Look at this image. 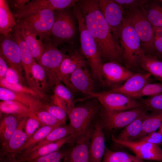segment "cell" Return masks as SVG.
I'll list each match as a JSON object with an SVG mask.
<instances>
[{"mask_svg": "<svg viewBox=\"0 0 162 162\" xmlns=\"http://www.w3.org/2000/svg\"><path fill=\"white\" fill-rule=\"evenodd\" d=\"M77 4L87 29L95 42L102 57L109 61H123L119 43L116 41L99 8L98 0H84Z\"/></svg>", "mask_w": 162, "mask_h": 162, "instance_id": "6da1fadb", "label": "cell"}, {"mask_svg": "<svg viewBox=\"0 0 162 162\" xmlns=\"http://www.w3.org/2000/svg\"><path fill=\"white\" fill-rule=\"evenodd\" d=\"M74 15L78 22L80 43V52L86 59L94 78L103 82L102 57L96 44L87 29L78 7H73Z\"/></svg>", "mask_w": 162, "mask_h": 162, "instance_id": "7a4b0ae2", "label": "cell"}, {"mask_svg": "<svg viewBox=\"0 0 162 162\" xmlns=\"http://www.w3.org/2000/svg\"><path fill=\"white\" fill-rule=\"evenodd\" d=\"M119 43L123 61L126 68L129 69L139 65L140 58L145 53L138 35L125 16L120 32Z\"/></svg>", "mask_w": 162, "mask_h": 162, "instance_id": "3957f363", "label": "cell"}, {"mask_svg": "<svg viewBox=\"0 0 162 162\" xmlns=\"http://www.w3.org/2000/svg\"><path fill=\"white\" fill-rule=\"evenodd\" d=\"M100 106L92 100L77 106H74L67 112L72 130L70 144L73 145L78 139L91 125L96 116L99 112Z\"/></svg>", "mask_w": 162, "mask_h": 162, "instance_id": "277c9868", "label": "cell"}, {"mask_svg": "<svg viewBox=\"0 0 162 162\" xmlns=\"http://www.w3.org/2000/svg\"><path fill=\"white\" fill-rule=\"evenodd\" d=\"M55 11L39 10L26 14L16 20V25L13 31L26 28L32 31L41 40L50 38L54 22Z\"/></svg>", "mask_w": 162, "mask_h": 162, "instance_id": "5b68a950", "label": "cell"}, {"mask_svg": "<svg viewBox=\"0 0 162 162\" xmlns=\"http://www.w3.org/2000/svg\"><path fill=\"white\" fill-rule=\"evenodd\" d=\"M124 13L125 17L138 35L145 53L152 55L154 28L148 19L142 7Z\"/></svg>", "mask_w": 162, "mask_h": 162, "instance_id": "8992f818", "label": "cell"}, {"mask_svg": "<svg viewBox=\"0 0 162 162\" xmlns=\"http://www.w3.org/2000/svg\"><path fill=\"white\" fill-rule=\"evenodd\" d=\"M75 34V23L69 9L55 10L50 35L53 44L58 47L64 43L71 44Z\"/></svg>", "mask_w": 162, "mask_h": 162, "instance_id": "52a82bcc", "label": "cell"}, {"mask_svg": "<svg viewBox=\"0 0 162 162\" xmlns=\"http://www.w3.org/2000/svg\"><path fill=\"white\" fill-rule=\"evenodd\" d=\"M43 42L44 50L38 63L45 71L50 88L58 82L59 69L65 54L53 44L50 38Z\"/></svg>", "mask_w": 162, "mask_h": 162, "instance_id": "ba28073f", "label": "cell"}, {"mask_svg": "<svg viewBox=\"0 0 162 162\" xmlns=\"http://www.w3.org/2000/svg\"><path fill=\"white\" fill-rule=\"evenodd\" d=\"M96 98L109 112H120L142 107L141 101L122 94L109 91L93 92L89 95Z\"/></svg>", "mask_w": 162, "mask_h": 162, "instance_id": "9c48e42d", "label": "cell"}, {"mask_svg": "<svg viewBox=\"0 0 162 162\" xmlns=\"http://www.w3.org/2000/svg\"><path fill=\"white\" fill-rule=\"evenodd\" d=\"M98 1L102 14L114 38L119 43L120 32L124 18V11L115 0Z\"/></svg>", "mask_w": 162, "mask_h": 162, "instance_id": "30bf717a", "label": "cell"}, {"mask_svg": "<svg viewBox=\"0 0 162 162\" xmlns=\"http://www.w3.org/2000/svg\"><path fill=\"white\" fill-rule=\"evenodd\" d=\"M112 140L118 144L131 150L136 156L140 160L162 162V149L160 146L142 140L125 141L118 140L113 136Z\"/></svg>", "mask_w": 162, "mask_h": 162, "instance_id": "8fae6325", "label": "cell"}, {"mask_svg": "<svg viewBox=\"0 0 162 162\" xmlns=\"http://www.w3.org/2000/svg\"><path fill=\"white\" fill-rule=\"evenodd\" d=\"M0 56L9 67L22 75L23 68L19 48L12 32L7 35L0 34Z\"/></svg>", "mask_w": 162, "mask_h": 162, "instance_id": "7c38bea8", "label": "cell"}, {"mask_svg": "<svg viewBox=\"0 0 162 162\" xmlns=\"http://www.w3.org/2000/svg\"><path fill=\"white\" fill-rule=\"evenodd\" d=\"M146 110L142 107L120 112L104 110L101 123L103 126L110 130L124 128Z\"/></svg>", "mask_w": 162, "mask_h": 162, "instance_id": "4fadbf2b", "label": "cell"}, {"mask_svg": "<svg viewBox=\"0 0 162 162\" xmlns=\"http://www.w3.org/2000/svg\"><path fill=\"white\" fill-rule=\"evenodd\" d=\"M62 81L71 92L78 91L88 95L94 92L93 80L86 65L78 68Z\"/></svg>", "mask_w": 162, "mask_h": 162, "instance_id": "5bb4252c", "label": "cell"}, {"mask_svg": "<svg viewBox=\"0 0 162 162\" xmlns=\"http://www.w3.org/2000/svg\"><path fill=\"white\" fill-rule=\"evenodd\" d=\"M77 0H33L29 1L14 15L16 19L32 11L43 9L59 10L74 7Z\"/></svg>", "mask_w": 162, "mask_h": 162, "instance_id": "9a60e30c", "label": "cell"}, {"mask_svg": "<svg viewBox=\"0 0 162 162\" xmlns=\"http://www.w3.org/2000/svg\"><path fill=\"white\" fill-rule=\"evenodd\" d=\"M91 125L67 151L62 162H89V148L93 132Z\"/></svg>", "mask_w": 162, "mask_h": 162, "instance_id": "2e32d148", "label": "cell"}, {"mask_svg": "<svg viewBox=\"0 0 162 162\" xmlns=\"http://www.w3.org/2000/svg\"><path fill=\"white\" fill-rule=\"evenodd\" d=\"M103 128L98 121L93 126L89 148V162H102L106 147Z\"/></svg>", "mask_w": 162, "mask_h": 162, "instance_id": "e0dca14e", "label": "cell"}, {"mask_svg": "<svg viewBox=\"0 0 162 162\" xmlns=\"http://www.w3.org/2000/svg\"><path fill=\"white\" fill-rule=\"evenodd\" d=\"M28 116L20 118L16 129L14 132L6 146L2 148L1 156L9 154L10 157L14 158L20 149L27 140L25 130L26 120Z\"/></svg>", "mask_w": 162, "mask_h": 162, "instance_id": "ac0fdd59", "label": "cell"}, {"mask_svg": "<svg viewBox=\"0 0 162 162\" xmlns=\"http://www.w3.org/2000/svg\"><path fill=\"white\" fill-rule=\"evenodd\" d=\"M12 33L18 45L25 78L29 86L33 88L31 68L35 61L20 29L13 31Z\"/></svg>", "mask_w": 162, "mask_h": 162, "instance_id": "d6986e66", "label": "cell"}, {"mask_svg": "<svg viewBox=\"0 0 162 162\" xmlns=\"http://www.w3.org/2000/svg\"><path fill=\"white\" fill-rule=\"evenodd\" d=\"M103 78L110 84L121 83L126 81L134 73L120 63L109 61L103 64L102 67Z\"/></svg>", "mask_w": 162, "mask_h": 162, "instance_id": "ffe728a7", "label": "cell"}, {"mask_svg": "<svg viewBox=\"0 0 162 162\" xmlns=\"http://www.w3.org/2000/svg\"><path fill=\"white\" fill-rule=\"evenodd\" d=\"M151 76L148 73L134 74L123 84L110 91L122 94L129 97L139 92L146 84L151 82Z\"/></svg>", "mask_w": 162, "mask_h": 162, "instance_id": "44dd1931", "label": "cell"}, {"mask_svg": "<svg viewBox=\"0 0 162 162\" xmlns=\"http://www.w3.org/2000/svg\"><path fill=\"white\" fill-rule=\"evenodd\" d=\"M71 137L70 135L55 142L44 145L27 154L20 155L18 159H14V162H31L39 158L59 151L66 143H70Z\"/></svg>", "mask_w": 162, "mask_h": 162, "instance_id": "7402d4cb", "label": "cell"}, {"mask_svg": "<svg viewBox=\"0 0 162 162\" xmlns=\"http://www.w3.org/2000/svg\"><path fill=\"white\" fill-rule=\"evenodd\" d=\"M85 65V58L80 52L74 50L68 55L65 54L59 69L58 82H61L64 77L70 74L78 68Z\"/></svg>", "mask_w": 162, "mask_h": 162, "instance_id": "603a6c76", "label": "cell"}, {"mask_svg": "<svg viewBox=\"0 0 162 162\" xmlns=\"http://www.w3.org/2000/svg\"><path fill=\"white\" fill-rule=\"evenodd\" d=\"M1 101L13 100L18 101L30 108L34 112L40 106L41 99L29 94L19 93L2 87H0Z\"/></svg>", "mask_w": 162, "mask_h": 162, "instance_id": "cb8c5ba5", "label": "cell"}, {"mask_svg": "<svg viewBox=\"0 0 162 162\" xmlns=\"http://www.w3.org/2000/svg\"><path fill=\"white\" fill-rule=\"evenodd\" d=\"M146 110L123 128L116 138L125 141H134L139 139L141 134L143 121L147 116Z\"/></svg>", "mask_w": 162, "mask_h": 162, "instance_id": "d4e9b609", "label": "cell"}, {"mask_svg": "<svg viewBox=\"0 0 162 162\" xmlns=\"http://www.w3.org/2000/svg\"><path fill=\"white\" fill-rule=\"evenodd\" d=\"M16 25V18L10 9L8 2L0 0V33L7 35L12 32Z\"/></svg>", "mask_w": 162, "mask_h": 162, "instance_id": "484cf974", "label": "cell"}, {"mask_svg": "<svg viewBox=\"0 0 162 162\" xmlns=\"http://www.w3.org/2000/svg\"><path fill=\"white\" fill-rule=\"evenodd\" d=\"M21 117L15 115H8L1 121L0 138L2 148L7 144L16 129L19 120Z\"/></svg>", "mask_w": 162, "mask_h": 162, "instance_id": "4316f807", "label": "cell"}, {"mask_svg": "<svg viewBox=\"0 0 162 162\" xmlns=\"http://www.w3.org/2000/svg\"><path fill=\"white\" fill-rule=\"evenodd\" d=\"M139 65L147 73L162 82V61L154 55L145 53L140 58Z\"/></svg>", "mask_w": 162, "mask_h": 162, "instance_id": "83f0119b", "label": "cell"}, {"mask_svg": "<svg viewBox=\"0 0 162 162\" xmlns=\"http://www.w3.org/2000/svg\"><path fill=\"white\" fill-rule=\"evenodd\" d=\"M71 134L72 130L69 124L57 127L54 129L44 140L28 150L21 153V155L29 153L47 143L61 140Z\"/></svg>", "mask_w": 162, "mask_h": 162, "instance_id": "f1b7e54d", "label": "cell"}, {"mask_svg": "<svg viewBox=\"0 0 162 162\" xmlns=\"http://www.w3.org/2000/svg\"><path fill=\"white\" fill-rule=\"evenodd\" d=\"M20 29L34 58L38 63L44 50L43 41L38 39L37 35L29 29L26 28Z\"/></svg>", "mask_w": 162, "mask_h": 162, "instance_id": "f546056e", "label": "cell"}, {"mask_svg": "<svg viewBox=\"0 0 162 162\" xmlns=\"http://www.w3.org/2000/svg\"><path fill=\"white\" fill-rule=\"evenodd\" d=\"M142 8L153 27H162V2L148 0Z\"/></svg>", "mask_w": 162, "mask_h": 162, "instance_id": "4dcf8cb0", "label": "cell"}, {"mask_svg": "<svg viewBox=\"0 0 162 162\" xmlns=\"http://www.w3.org/2000/svg\"><path fill=\"white\" fill-rule=\"evenodd\" d=\"M0 110L3 113L15 115L19 117L29 116L34 113L30 108L13 100L1 101Z\"/></svg>", "mask_w": 162, "mask_h": 162, "instance_id": "1f68e13d", "label": "cell"}, {"mask_svg": "<svg viewBox=\"0 0 162 162\" xmlns=\"http://www.w3.org/2000/svg\"><path fill=\"white\" fill-rule=\"evenodd\" d=\"M31 71L34 88L45 94L50 88L44 69L35 61L31 66Z\"/></svg>", "mask_w": 162, "mask_h": 162, "instance_id": "d6a6232c", "label": "cell"}, {"mask_svg": "<svg viewBox=\"0 0 162 162\" xmlns=\"http://www.w3.org/2000/svg\"><path fill=\"white\" fill-rule=\"evenodd\" d=\"M1 87L5 88L12 91L30 95L41 100L46 99V95L31 87L27 86L22 84H11L8 82L3 78L0 80Z\"/></svg>", "mask_w": 162, "mask_h": 162, "instance_id": "836d02e7", "label": "cell"}, {"mask_svg": "<svg viewBox=\"0 0 162 162\" xmlns=\"http://www.w3.org/2000/svg\"><path fill=\"white\" fill-rule=\"evenodd\" d=\"M56 127H57L46 125L42 126L26 141L24 145L19 150L17 155L25 152L32 148L44 140Z\"/></svg>", "mask_w": 162, "mask_h": 162, "instance_id": "e575fe53", "label": "cell"}, {"mask_svg": "<svg viewBox=\"0 0 162 162\" xmlns=\"http://www.w3.org/2000/svg\"><path fill=\"white\" fill-rule=\"evenodd\" d=\"M162 123V111L147 115L144 119L142 130L139 139L159 129Z\"/></svg>", "mask_w": 162, "mask_h": 162, "instance_id": "d590c367", "label": "cell"}, {"mask_svg": "<svg viewBox=\"0 0 162 162\" xmlns=\"http://www.w3.org/2000/svg\"><path fill=\"white\" fill-rule=\"evenodd\" d=\"M141 160L125 152H113L106 147L102 162H139Z\"/></svg>", "mask_w": 162, "mask_h": 162, "instance_id": "8d00e7d4", "label": "cell"}, {"mask_svg": "<svg viewBox=\"0 0 162 162\" xmlns=\"http://www.w3.org/2000/svg\"><path fill=\"white\" fill-rule=\"evenodd\" d=\"M162 93V82L149 83L139 92L129 97L136 99L143 97H153Z\"/></svg>", "mask_w": 162, "mask_h": 162, "instance_id": "74e56055", "label": "cell"}, {"mask_svg": "<svg viewBox=\"0 0 162 162\" xmlns=\"http://www.w3.org/2000/svg\"><path fill=\"white\" fill-rule=\"evenodd\" d=\"M33 112L42 126L46 125L57 127L64 125L46 110L40 107Z\"/></svg>", "mask_w": 162, "mask_h": 162, "instance_id": "f35d334b", "label": "cell"}, {"mask_svg": "<svg viewBox=\"0 0 162 162\" xmlns=\"http://www.w3.org/2000/svg\"><path fill=\"white\" fill-rule=\"evenodd\" d=\"M53 91L54 94L59 97L66 103L68 107V111L74 106V98L71 91L61 82L56 84L54 87Z\"/></svg>", "mask_w": 162, "mask_h": 162, "instance_id": "ab89813d", "label": "cell"}, {"mask_svg": "<svg viewBox=\"0 0 162 162\" xmlns=\"http://www.w3.org/2000/svg\"><path fill=\"white\" fill-rule=\"evenodd\" d=\"M40 107L46 110L63 125H65L68 114L64 109L51 103L43 102Z\"/></svg>", "mask_w": 162, "mask_h": 162, "instance_id": "60d3db41", "label": "cell"}, {"mask_svg": "<svg viewBox=\"0 0 162 162\" xmlns=\"http://www.w3.org/2000/svg\"><path fill=\"white\" fill-rule=\"evenodd\" d=\"M142 107L153 112L162 111V93L143 99L141 101Z\"/></svg>", "mask_w": 162, "mask_h": 162, "instance_id": "b9f144b4", "label": "cell"}, {"mask_svg": "<svg viewBox=\"0 0 162 162\" xmlns=\"http://www.w3.org/2000/svg\"><path fill=\"white\" fill-rule=\"evenodd\" d=\"M153 54L162 60V27H153Z\"/></svg>", "mask_w": 162, "mask_h": 162, "instance_id": "7bdbcfd3", "label": "cell"}, {"mask_svg": "<svg viewBox=\"0 0 162 162\" xmlns=\"http://www.w3.org/2000/svg\"><path fill=\"white\" fill-rule=\"evenodd\" d=\"M123 8L124 12L142 7L148 0H115Z\"/></svg>", "mask_w": 162, "mask_h": 162, "instance_id": "ee69618b", "label": "cell"}, {"mask_svg": "<svg viewBox=\"0 0 162 162\" xmlns=\"http://www.w3.org/2000/svg\"><path fill=\"white\" fill-rule=\"evenodd\" d=\"M40 124H41L40 122L34 113L28 117L25 127V132L27 136V140L36 131V130Z\"/></svg>", "mask_w": 162, "mask_h": 162, "instance_id": "f6af8a7d", "label": "cell"}, {"mask_svg": "<svg viewBox=\"0 0 162 162\" xmlns=\"http://www.w3.org/2000/svg\"><path fill=\"white\" fill-rule=\"evenodd\" d=\"M66 151H59L39 158L31 162H61Z\"/></svg>", "mask_w": 162, "mask_h": 162, "instance_id": "bcb514c9", "label": "cell"}, {"mask_svg": "<svg viewBox=\"0 0 162 162\" xmlns=\"http://www.w3.org/2000/svg\"><path fill=\"white\" fill-rule=\"evenodd\" d=\"M4 78L8 82L11 84H22L24 81L22 75L15 69L9 67Z\"/></svg>", "mask_w": 162, "mask_h": 162, "instance_id": "7dc6e473", "label": "cell"}, {"mask_svg": "<svg viewBox=\"0 0 162 162\" xmlns=\"http://www.w3.org/2000/svg\"><path fill=\"white\" fill-rule=\"evenodd\" d=\"M159 146H162V135L158 131L153 132L139 139Z\"/></svg>", "mask_w": 162, "mask_h": 162, "instance_id": "c3c4849f", "label": "cell"}, {"mask_svg": "<svg viewBox=\"0 0 162 162\" xmlns=\"http://www.w3.org/2000/svg\"><path fill=\"white\" fill-rule=\"evenodd\" d=\"M50 99L52 104L63 108L67 113L68 109V106L64 100L54 94L50 97Z\"/></svg>", "mask_w": 162, "mask_h": 162, "instance_id": "681fc988", "label": "cell"}, {"mask_svg": "<svg viewBox=\"0 0 162 162\" xmlns=\"http://www.w3.org/2000/svg\"><path fill=\"white\" fill-rule=\"evenodd\" d=\"M29 0L8 1V4H11V7L14 9V15L21 9L25 4L29 2Z\"/></svg>", "mask_w": 162, "mask_h": 162, "instance_id": "f907efd6", "label": "cell"}, {"mask_svg": "<svg viewBox=\"0 0 162 162\" xmlns=\"http://www.w3.org/2000/svg\"><path fill=\"white\" fill-rule=\"evenodd\" d=\"M7 64L6 61L0 56V80L5 76L8 68Z\"/></svg>", "mask_w": 162, "mask_h": 162, "instance_id": "816d5d0a", "label": "cell"}, {"mask_svg": "<svg viewBox=\"0 0 162 162\" xmlns=\"http://www.w3.org/2000/svg\"><path fill=\"white\" fill-rule=\"evenodd\" d=\"M158 131L162 135V123Z\"/></svg>", "mask_w": 162, "mask_h": 162, "instance_id": "f5cc1de1", "label": "cell"}, {"mask_svg": "<svg viewBox=\"0 0 162 162\" xmlns=\"http://www.w3.org/2000/svg\"><path fill=\"white\" fill-rule=\"evenodd\" d=\"M139 162H142V161H140Z\"/></svg>", "mask_w": 162, "mask_h": 162, "instance_id": "db71d44e", "label": "cell"}]
</instances>
